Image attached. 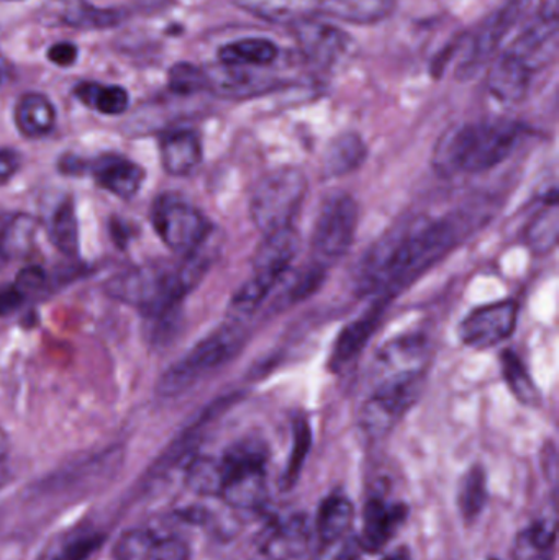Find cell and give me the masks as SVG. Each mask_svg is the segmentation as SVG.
Returning <instances> with one entry per match:
<instances>
[{"label":"cell","mask_w":559,"mask_h":560,"mask_svg":"<svg viewBox=\"0 0 559 560\" xmlns=\"http://www.w3.org/2000/svg\"><path fill=\"white\" fill-rule=\"evenodd\" d=\"M468 223L458 219H416L391 229L374 243L361 261L357 292L389 303L436 262L442 261L459 242Z\"/></svg>","instance_id":"cell-1"},{"label":"cell","mask_w":559,"mask_h":560,"mask_svg":"<svg viewBox=\"0 0 559 560\" xmlns=\"http://www.w3.org/2000/svg\"><path fill=\"white\" fill-rule=\"evenodd\" d=\"M521 131V125L508 118L453 127L436 143L433 167L442 177L494 170L512 153Z\"/></svg>","instance_id":"cell-2"},{"label":"cell","mask_w":559,"mask_h":560,"mask_svg":"<svg viewBox=\"0 0 559 560\" xmlns=\"http://www.w3.org/2000/svg\"><path fill=\"white\" fill-rule=\"evenodd\" d=\"M299 246L301 242L294 226L265 235L253 256L252 276L242 283L230 302L229 316L232 322L249 318L263 305L269 293L288 276Z\"/></svg>","instance_id":"cell-3"},{"label":"cell","mask_w":559,"mask_h":560,"mask_svg":"<svg viewBox=\"0 0 559 560\" xmlns=\"http://www.w3.org/2000/svg\"><path fill=\"white\" fill-rule=\"evenodd\" d=\"M245 345V331L238 323L220 326L174 362L158 382L161 397H177L207 375L232 361Z\"/></svg>","instance_id":"cell-4"},{"label":"cell","mask_w":559,"mask_h":560,"mask_svg":"<svg viewBox=\"0 0 559 560\" xmlns=\"http://www.w3.org/2000/svg\"><path fill=\"white\" fill-rule=\"evenodd\" d=\"M223 489L220 499L235 510H258L268 500L266 464L268 446L258 438L233 444L222 459Z\"/></svg>","instance_id":"cell-5"},{"label":"cell","mask_w":559,"mask_h":560,"mask_svg":"<svg viewBox=\"0 0 559 560\" xmlns=\"http://www.w3.org/2000/svg\"><path fill=\"white\" fill-rule=\"evenodd\" d=\"M307 192L308 180L301 170L281 167L266 174L256 186L249 202L253 225L263 235L292 226Z\"/></svg>","instance_id":"cell-6"},{"label":"cell","mask_w":559,"mask_h":560,"mask_svg":"<svg viewBox=\"0 0 559 560\" xmlns=\"http://www.w3.org/2000/svg\"><path fill=\"white\" fill-rule=\"evenodd\" d=\"M360 207L347 192H335L322 202L312 233V262L328 269L340 261L357 236Z\"/></svg>","instance_id":"cell-7"},{"label":"cell","mask_w":559,"mask_h":560,"mask_svg":"<svg viewBox=\"0 0 559 560\" xmlns=\"http://www.w3.org/2000/svg\"><path fill=\"white\" fill-rule=\"evenodd\" d=\"M105 292L156 318H166L180 303L173 292V271L160 268H133L120 272L108 280Z\"/></svg>","instance_id":"cell-8"},{"label":"cell","mask_w":559,"mask_h":560,"mask_svg":"<svg viewBox=\"0 0 559 560\" xmlns=\"http://www.w3.org/2000/svg\"><path fill=\"white\" fill-rule=\"evenodd\" d=\"M153 225L164 245L183 256L202 248L212 235L209 220L196 207L176 197L158 200Z\"/></svg>","instance_id":"cell-9"},{"label":"cell","mask_w":559,"mask_h":560,"mask_svg":"<svg viewBox=\"0 0 559 560\" xmlns=\"http://www.w3.org/2000/svg\"><path fill=\"white\" fill-rule=\"evenodd\" d=\"M430 342L426 335L407 332L384 342L374 355L373 387L426 378Z\"/></svg>","instance_id":"cell-10"},{"label":"cell","mask_w":559,"mask_h":560,"mask_svg":"<svg viewBox=\"0 0 559 560\" xmlns=\"http://www.w3.org/2000/svg\"><path fill=\"white\" fill-rule=\"evenodd\" d=\"M423 382L426 378L373 387V394L361 408L360 423L364 433L373 440L387 436L419 400Z\"/></svg>","instance_id":"cell-11"},{"label":"cell","mask_w":559,"mask_h":560,"mask_svg":"<svg viewBox=\"0 0 559 560\" xmlns=\"http://www.w3.org/2000/svg\"><path fill=\"white\" fill-rule=\"evenodd\" d=\"M519 305L514 300L488 303L471 310L458 326L463 345L478 351L494 348L514 335Z\"/></svg>","instance_id":"cell-12"},{"label":"cell","mask_w":559,"mask_h":560,"mask_svg":"<svg viewBox=\"0 0 559 560\" xmlns=\"http://www.w3.org/2000/svg\"><path fill=\"white\" fill-rule=\"evenodd\" d=\"M531 3L532 0H508L501 9L486 19L473 39L471 51L459 66V75L471 79L492 58L505 36L527 12Z\"/></svg>","instance_id":"cell-13"},{"label":"cell","mask_w":559,"mask_h":560,"mask_svg":"<svg viewBox=\"0 0 559 560\" xmlns=\"http://www.w3.org/2000/svg\"><path fill=\"white\" fill-rule=\"evenodd\" d=\"M115 560H189L190 549L184 539L153 528H135L124 533L114 546Z\"/></svg>","instance_id":"cell-14"},{"label":"cell","mask_w":559,"mask_h":560,"mask_svg":"<svg viewBox=\"0 0 559 560\" xmlns=\"http://www.w3.org/2000/svg\"><path fill=\"white\" fill-rule=\"evenodd\" d=\"M295 36L302 55L321 68H334L351 51V39L343 30L314 19L295 25Z\"/></svg>","instance_id":"cell-15"},{"label":"cell","mask_w":559,"mask_h":560,"mask_svg":"<svg viewBox=\"0 0 559 560\" xmlns=\"http://www.w3.org/2000/svg\"><path fill=\"white\" fill-rule=\"evenodd\" d=\"M386 308L387 302L374 300L373 305L366 312L361 313L358 318H354L353 322L348 323L341 329L334 349H331L330 361H328L331 371H341L360 355V352L366 348L368 342L373 338Z\"/></svg>","instance_id":"cell-16"},{"label":"cell","mask_w":559,"mask_h":560,"mask_svg":"<svg viewBox=\"0 0 559 560\" xmlns=\"http://www.w3.org/2000/svg\"><path fill=\"white\" fill-rule=\"evenodd\" d=\"M558 51V19H540L528 26L508 49L519 62L534 74L554 61Z\"/></svg>","instance_id":"cell-17"},{"label":"cell","mask_w":559,"mask_h":560,"mask_svg":"<svg viewBox=\"0 0 559 560\" xmlns=\"http://www.w3.org/2000/svg\"><path fill=\"white\" fill-rule=\"evenodd\" d=\"M207 89L223 98H248L272 88V79L252 68L216 65L203 69Z\"/></svg>","instance_id":"cell-18"},{"label":"cell","mask_w":559,"mask_h":560,"mask_svg":"<svg viewBox=\"0 0 559 560\" xmlns=\"http://www.w3.org/2000/svg\"><path fill=\"white\" fill-rule=\"evenodd\" d=\"M311 528L304 516H291L272 526L259 546L261 560H299L307 552Z\"/></svg>","instance_id":"cell-19"},{"label":"cell","mask_w":559,"mask_h":560,"mask_svg":"<svg viewBox=\"0 0 559 560\" xmlns=\"http://www.w3.org/2000/svg\"><path fill=\"white\" fill-rule=\"evenodd\" d=\"M406 513L407 510L404 505L387 503L381 499L370 500L364 510L363 532L358 538L363 551L377 552L386 548L387 542L403 526Z\"/></svg>","instance_id":"cell-20"},{"label":"cell","mask_w":559,"mask_h":560,"mask_svg":"<svg viewBox=\"0 0 559 560\" xmlns=\"http://www.w3.org/2000/svg\"><path fill=\"white\" fill-rule=\"evenodd\" d=\"M238 9L272 25H299L314 19L321 0H233Z\"/></svg>","instance_id":"cell-21"},{"label":"cell","mask_w":559,"mask_h":560,"mask_svg":"<svg viewBox=\"0 0 559 560\" xmlns=\"http://www.w3.org/2000/svg\"><path fill=\"white\" fill-rule=\"evenodd\" d=\"M161 163L171 176H189L202 163V143L193 130H176L161 140Z\"/></svg>","instance_id":"cell-22"},{"label":"cell","mask_w":559,"mask_h":560,"mask_svg":"<svg viewBox=\"0 0 559 560\" xmlns=\"http://www.w3.org/2000/svg\"><path fill=\"white\" fill-rule=\"evenodd\" d=\"M531 82L532 72L508 51L499 56L489 71V91L504 104H519L524 101L531 89Z\"/></svg>","instance_id":"cell-23"},{"label":"cell","mask_w":559,"mask_h":560,"mask_svg":"<svg viewBox=\"0 0 559 560\" xmlns=\"http://www.w3.org/2000/svg\"><path fill=\"white\" fill-rule=\"evenodd\" d=\"M94 177L105 190L128 200L140 190L144 171L125 158L104 156L94 163Z\"/></svg>","instance_id":"cell-24"},{"label":"cell","mask_w":559,"mask_h":560,"mask_svg":"<svg viewBox=\"0 0 559 560\" xmlns=\"http://www.w3.org/2000/svg\"><path fill=\"white\" fill-rule=\"evenodd\" d=\"M368 147L354 131L338 135L330 141L322 160V174L327 179L354 173L366 161Z\"/></svg>","instance_id":"cell-25"},{"label":"cell","mask_w":559,"mask_h":560,"mask_svg":"<svg viewBox=\"0 0 559 560\" xmlns=\"http://www.w3.org/2000/svg\"><path fill=\"white\" fill-rule=\"evenodd\" d=\"M105 535L94 526H78L49 542L39 560H91L104 546Z\"/></svg>","instance_id":"cell-26"},{"label":"cell","mask_w":559,"mask_h":560,"mask_svg":"<svg viewBox=\"0 0 559 560\" xmlns=\"http://www.w3.org/2000/svg\"><path fill=\"white\" fill-rule=\"evenodd\" d=\"M397 0H321L318 12L353 25H374L389 19Z\"/></svg>","instance_id":"cell-27"},{"label":"cell","mask_w":559,"mask_h":560,"mask_svg":"<svg viewBox=\"0 0 559 560\" xmlns=\"http://www.w3.org/2000/svg\"><path fill=\"white\" fill-rule=\"evenodd\" d=\"M279 48L266 38H245L222 46L219 61L240 68H266L278 59Z\"/></svg>","instance_id":"cell-28"},{"label":"cell","mask_w":559,"mask_h":560,"mask_svg":"<svg viewBox=\"0 0 559 560\" xmlns=\"http://www.w3.org/2000/svg\"><path fill=\"white\" fill-rule=\"evenodd\" d=\"M15 124L26 138H42L51 133L56 124V110L42 94H26L15 108Z\"/></svg>","instance_id":"cell-29"},{"label":"cell","mask_w":559,"mask_h":560,"mask_svg":"<svg viewBox=\"0 0 559 560\" xmlns=\"http://www.w3.org/2000/svg\"><path fill=\"white\" fill-rule=\"evenodd\" d=\"M39 222L30 215H15L0 226V258L20 259L35 248Z\"/></svg>","instance_id":"cell-30"},{"label":"cell","mask_w":559,"mask_h":560,"mask_svg":"<svg viewBox=\"0 0 559 560\" xmlns=\"http://www.w3.org/2000/svg\"><path fill=\"white\" fill-rule=\"evenodd\" d=\"M53 15L75 28H107L120 22V13L115 10L97 9L84 0H65L55 7Z\"/></svg>","instance_id":"cell-31"},{"label":"cell","mask_w":559,"mask_h":560,"mask_svg":"<svg viewBox=\"0 0 559 560\" xmlns=\"http://www.w3.org/2000/svg\"><path fill=\"white\" fill-rule=\"evenodd\" d=\"M557 545L555 523L544 520L519 533L514 545V560H554Z\"/></svg>","instance_id":"cell-32"},{"label":"cell","mask_w":559,"mask_h":560,"mask_svg":"<svg viewBox=\"0 0 559 560\" xmlns=\"http://www.w3.org/2000/svg\"><path fill=\"white\" fill-rule=\"evenodd\" d=\"M354 510L343 495H331L322 503L317 516V533L322 541H334L350 533Z\"/></svg>","instance_id":"cell-33"},{"label":"cell","mask_w":559,"mask_h":560,"mask_svg":"<svg viewBox=\"0 0 559 560\" xmlns=\"http://www.w3.org/2000/svg\"><path fill=\"white\" fill-rule=\"evenodd\" d=\"M559 232V215L557 194L548 200L547 206L532 219L525 230V242L535 255L550 253L557 246Z\"/></svg>","instance_id":"cell-34"},{"label":"cell","mask_w":559,"mask_h":560,"mask_svg":"<svg viewBox=\"0 0 559 560\" xmlns=\"http://www.w3.org/2000/svg\"><path fill=\"white\" fill-rule=\"evenodd\" d=\"M222 463L216 457L194 456L186 464V483L197 495L220 497L223 489Z\"/></svg>","instance_id":"cell-35"},{"label":"cell","mask_w":559,"mask_h":560,"mask_svg":"<svg viewBox=\"0 0 559 560\" xmlns=\"http://www.w3.org/2000/svg\"><path fill=\"white\" fill-rule=\"evenodd\" d=\"M501 371L505 384L511 388L519 401L535 407L540 401V390L535 385L531 372L525 368L524 361L514 351H504L501 354Z\"/></svg>","instance_id":"cell-36"},{"label":"cell","mask_w":559,"mask_h":560,"mask_svg":"<svg viewBox=\"0 0 559 560\" xmlns=\"http://www.w3.org/2000/svg\"><path fill=\"white\" fill-rule=\"evenodd\" d=\"M488 502V479L482 467L469 469L458 489V509L466 523L478 520Z\"/></svg>","instance_id":"cell-37"},{"label":"cell","mask_w":559,"mask_h":560,"mask_svg":"<svg viewBox=\"0 0 559 560\" xmlns=\"http://www.w3.org/2000/svg\"><path fill=\"white\" fill-rule=\"evenodd\" d=\"M79 101L104 115H120L128 108L127 91L118 85H101L85 82L75 89Z\"/></svg>","instance_id":"cell-38"},{"label":"cell","mask_w":559,"mask_h":560,"mask_svg":"<svg viewBox=\"0 0 559 560\" xmlns=\"http://www.w3.org/2000/svg\"><path fill=\"white\" fill-rule=\"evenodd\" d=\"M53 245L66 256H75L79 253V220L75 215L72 200H65L53 215L49 229Z\"/></svg>","instance_id":"cell-39"},{"label":"cell","mask_w":559,"mask_h":560,"mask_svg":"<svg viewBox=\"0 0 559 560\" xmlns=\"http://www.w3.org/2000/svg\"><path fill=\"white\" fill-rule=\"evenodd\" d=\"M312 444L311 424L305 418H295L292 427V450L289 456L288 466L281 477V490H291L301 476L302 467L307 459Z\"/></svg>","instance_id":"cell-40"},{"label":"cell","mask_w":559,"mask_h":560,"mask_svg":"<svg viewBox=\"0 0 559 560\" xmlns=\"http://www.w3.org/2000/svg\"><path fill=\"white\" fill-rule=\"evenodd\" d=\"M170 88L179 95H193L206 91V71L190 62H177L170 71Z\"/></svg>","instance_id":"cell-41"},{"label":"cell","mask_w":559,"mask_h":560,"mask_svg":"<svg viewBox=\"0 0 559 560\" xmlns=\"http://www.w3.org/2000/svg\"><path fill=\"white\" fill-rule=\"evenodd\" d=\"M325 275H327V269L311 262V266L302 269L292 280L288 292H286V299L289 300V303L302 302V300L307 299L308 295L317 292L318 287L325 280Z\"/></svg>","instance_id":"cell-42"},{"label":"cell","mask_w":559,"mask_h":560,"mask_svg":"<svg viewBox=\"0 0 559 560\" xmlns=\"http://www.w3.org/2000/svg\"><path fill=\"white\" fill-rule=\"evenodd\" d=\"M361 555H363V548L360 539L348 533L334 541L324 542L311 560H358Z\"/></svg>","instance_id":"cell-43"},{"label":"cell","mask_w":559,"mask_h":560,"mask_svg":"<svg viewBox=\"0 0 559 560\" xmlns=\"http://www.w3.org/2000/svg\"><path fill=\"white\" fill-rule=\"evenodd\" d=\"M43 283H45V272H43L42 268H36V266L23 269L15 280L16 289L25 293V295L26 293L36 292Z\"/></svg>","instance_id":"cell-44"},{"label":"cell","mask_w":559,"mask_h":560,"mask_svg":"<svg viewBox=\"0 0 559 560\" xmlns=\"http://www.w3.org/2000/svg\"><path fill=\"white\" fill-rule=\"evenodd\" d=\"M25 296V293L20 292V290L16 289L15 283L0 289V316L10 315V313L20 308Z\"/></svg>","instance_id":"cell-45"},{"label":"cell","mask_w":559,"mask_h":560,"mask_svg":"<svg viewBox=\"0 0 559 560\" xmlns=\"http://www.w3.org/2000/svg\"><path fill=\"white\" fill-rule=\"evenodd\" d=\"M49 61L58 66H71L78 59V48L72 43H56L49 48Z\"/></svg>","instance_id":"cell-46"},{"label":"cell","mask_w":559,"mask_h":560,"mask_svg":"<svg viewBox=\"0 0 559 560\" xmlns=\"http://www.w3.org/2000/svg\"><path fill=\"white\" fill-rule=\"evenodd\" d=\"M20 167L19 153L12 150H0V183H5L15 176Z\"/></svg>","instance_id":"cell-47"},{"label":"cell","mask_w":559,"mask_h":560,"mask_svg":"<svg viewBox=\"0 0 559 560\" xmlns=\"http://www.w3.org/2000/svg\"><path fill=\"white\" fill-rule=\"evenodd\" d=\"M9 438H7L5 431L0 428V460L7 456V453H9Z\"/></svg>","instance_id":"cell-48"},{"label":"cell","mask_w":559,"mask_h":560,"mask_svg":"<svg viewBox=\"0 0 559 560\" xmlns=\"http://www.w3.org/2000/svg\"><path fill=\"white\" fill-rule=\"evenodd\" d=\"M384 560H410L409 552L406 551V549H403V551L394 552V555L387 556Z\"/></svg>","instance_id":"cell-49"},{"label":"cell","mask_w":559,"mask_h":560,"mask_svg":"<svg viewBox=\"0 0 559 560\" xmlns=\"http://www.w3.org/2000/svg\"><path fill=\"white\" fill-rule=\"evenodd\" d=\"M9 482V470L5 467L0 466V489Z\"/></svg>","instance_id":"cell-50"},{"label":"cell","mask_w":559,"mask_h":560,"mask_svg":"<svg viewBox=\"0 0 559 560\" xmlns=\"http://www.w3.org/2000/svg\"><path fill=\"white\" fill-rule=\"evenodd\" d=\"M491 560H498V559H491Z\"/></svg>","instance_id":"cell-51"}]
</instances>
